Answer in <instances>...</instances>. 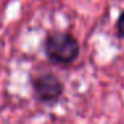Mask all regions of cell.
<instances>
[{
  "label": "cell",
  "instance_id": "6da1fadb",
  "mask_svg": "<svg viewBox=\"0 0 124 124\" xmlns=\"http://www.w3.org/2000/svg\"><path fill=\"white\" fill-rule=\"evenodd\" d=\"M46 52L51 60L67 64L78 57L79 44L68 33H55L47 39Z\"/></svg>",
  "mask_w": 124,
  "mask_h": 124
},
{
  "label": "cell",
  "instance_id": "7a4b0ae2",
  "mask_svg": "<svg viewBox=\"0 0 124 124\" xmlns=\"http://www.w3.org/2000/svg\"><path fill=\"white\" fill-rule=\"evenodd\" d=\"M36 96L43 101H54L62 95V83L54 75L40 76L33 83Z\"/></svg>",
  "mask_w": 124,
  "mask_h": 124
},
{
  "label": "cell",
  "instance_id": "3957f363",
  "mask_svg": "<svg viewBox=\"0 0 124 124\" xmlns=\"http://www.w3.org/2000/svg\"><path fill=\"white\" fill-rule=\"evenodd\" d=\"M117 30H119V32H120V35L124 38V12L120 15V17H119V22H117Z\"/></svg>",
  "mask_w": 124,
  "mask_h": 124
}]
</instances>
